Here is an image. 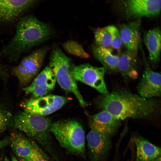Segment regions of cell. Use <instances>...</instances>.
<instances>
[{
    "label": "cell",
    "instance_id": "4316f807",
    "mask_svg": "<svg viewBox=\"0 0 161 161\" xmlns=\"http://www.w3.org/2000/svg\"><path fill=\"white\" fill-rule=\"evenodd\" d=\"M11 161H18V159L14 155H12L11 157Z\"/></svg>",
    "mask_w": 161,
    "mask_h": 161
},
{
    "label": "cell",
    "instance_id": "52a82bcc",
    "mask_svg": "<svg viewBox=\"0 0 161 161\" xmlns=\"http://www.w3.org/2000/svg\"><path fill=\"white\" fill-rule=\"evenodd\" d=\"M67 101L65 97L49 95L25 100L21 106L25 112L43 116L58 110Z\"/></svg>",
    "mask_w": 161,
    "mask_h": 161
},
{
    "label": "cell",
    "instance_id": "277c9868",
    "mask_svg": "<svg viewBox=\"0 0 161 161\" xmlns=\"http://www.w3.org/2000/svg\"><path fill=\"white\" fill-rule=\"evenodd\" d=\"M50 131L61 146L68 153L85 157V134L78 121L68 120L56 121L52 123Z\"/></svg>",
    "mask_w": 161,
    "mask_h": 161
},
{
    "label": "cell",
    "instance_id": "ac0fdd59",
    "mask_svg": "<svg viewBox=\"0 0 161 161\" xmlns=\"http://www.w3.org/2000/svg\"><path fill=\"white\" fill-rule=\"evenodd\" d=\"M145 44L148 49L151 62L156 63L160 59L161 32L158 28H155L145 32L144 36Z\"/></svg>",
    "mask_w": 161,
    "mask_h": 161
},
{
    "label": "cell",
    "instance_id": "ffe728a7",
    "mask_svg": "<svg viewBox=\"0 0 161 161\" xmlns=\"http://www.w3.org/2000/svg\"><path fill=\"white\" fill-rule=\"evenodd\" d=\"M92 50L95 57L103 66L105 70L117 71L119 56L113 54L110 48L93 46Z\"/></svg>",
    "mask_w": 161,
    "mask_h": 161
},
{
    "label": "cell",
    "instance_id": "9a60e30c",
    "mask_svg": "<svg viewBox=\"0 0 161 161\" xmlns=\"http://www.w3.org/2000/svg\"><path fill=\"white\" fill-rule=\"evenodd\" d=\"M10 144L13 152L21 161H27L32 155L36 143L22 133H12Z\"/></svg>",
    "mask_w": 161,
    "mask_h": 161
},
{
    "label": "cell",
    "instance_id": "f1b7e54d",
    "mask_svg": "<svg viewBox=\"0 0 161 161\" xmlns=\"http://www.w3.org/2000/svg\"><path fill=\"white\" fill-rule=\"evenodd\" d=\"M3 161H9V160L7 157H5L4 158Z\"/></svg>",
    "mask_w": 161,
    "mask_h": 161
},
{
    "label": "cell",
    "instance_id": "7a4b0ae2",
    "mask_svg": "<svg viewBox=\"0 0 161 161\" xmlns=\"http://www.w3.org/2000/svg\"><path fill=\"white\" fill-rule=\"evenodd\" d=\"M51 33L50 28L35 17L21 18L16 24L14 36L0 50V58L16 63L23 54L45 41Z\"/></svg>",
    "mask_w": 161,
    "mask_h": 161
},
{
    "label": "cell",
    "instance_id": "4fadbf2b",
    "mask_svg": "<svg viewBox=\"0 0 161 161\" xmlns=\"http://www.w3.org/2000/svg\"><path fill=\"white\" fill-rule=\"evenodd\" d=\"M160 73L152 70L146 65L137 87L141 97L146 99L161 95Z\"/></svg>",
    "mask_w": 161,
    "mask_h": 161
},
{
    "label": "cell",
    "instance_id": "e0dca14e",
    "mask_svg": "<svg viewBox=\"0 0 161 161\" xmlns=\"http://www.w3.org/2000/svg\"><path fill=\"white\" fill-rule=\"evenodd\" d=\"M136 147L135 161H153L161 156L160 147L140 135L133 136Z\"/></svg>",
    "mask_w": 161,
    "mask_h": 161
},
{
    "label": "cell",
    "instance_id": "3957f363",
    "mask_svg": "<svg viewBox=\"0 0 161 161\" xmlns=\"http://www.w3.org/2000/svg\"><path fill=\"white\" fill-rule=\"evenodd\" d=\"M14 126L41 146L55 160L58 161L52 147L48 118L38 115L19 111L13 116Z\"/></svg>",
    "mask_w": 161,
    "mask_h": 161
},
{
    "label": "cell",
    "instance_id": "d6986e66",
    "mask_svg": "<svg viewBox=\"0 0 161 161\" xmlns=\"http://www.w3.org/2000/svg\"><path fill=\"white\" fill-rule=\"evenodd\" d=\"M137 52L127 50L119 56L117 71L124 78H134L137 76Z\"/></svg>",
    "mask_w": 161,
    "mask_h": 161
},
{
    "label": "cell",
    "instance_id": "6da1fadb",
    "mask_svg": "<svg viewBox=\"0 0 161 161\" xmlns=\"http://www.w3.org/2000/svg\"><path fill=\"white\" fill-rule=\"evenodd\" d=\"M99 108L109 112L120 120L129 118H149L160 109L159 102L143 98L123 89L103 95L96 101Z\"/></svg>",
    "mask_w": 161,
    "mask_h": 161
},
{
    "label": "cell",
    "instance_id": "5b68a950",
    "mask_svg": "<svg viewBox=\"0 0 161 161\" xmlns=\"http://www.w3.org/2000/svg\"><path fill=\"white\" fill-rule=\"evenodd\" d=\"M49 65L60 86L65 91L73 93L81 106H87L72 74L73 66L70 60L59 49L55 48L52 52Z\"/></svg>",
    "mask_w": 161,
    "mask_h": 161
},
{
    "label": "cell",
    "instance_id": "30bf717a",
    "mask_svg": "<svg viewBox=\"0 0 161 161\" xmlns=\"http://www.w3.org/2000/svg\"><path fill=\"white\" fill-rule=\"evenodd\" d=\"M36 0H0V31L7 28Z\"/></svg>",
    "mask_w": 161,
    "mask_h": 161
},
{
    "label": "cell",
    "instance_id": "83f0119b",
    "mask_svg": "<svg viewBox=\"0 0 161 161\" xmlns=\"http://www.w3.org/2000/svg\"><path fill=\"white\" fill-rule=\"evenodd\" d=\"M161 156L157 158L153 161H161Z\"/></svg>",
    "mask_w": 161,
    "mask_h": 161
},
{
    "label": "cell",
    "instance_id": "cb8c5ba5",
    "mask_svg": "<svg viewBox=\"0 0 161 161\" xmlns=\"http://www.w3.org/2000/svg\"><path fill=\"white\" fill-rule=\"evenodd\" d=\"M48 157H49L36 143L32 155L27 161H44Z\"/></svg>",
    "mask_w": 161,
    "mask_h": 161
},
{
    "label": "cell",
    "instance_id": "484cf974",
    "mask_svg": "<svg viewBox=\"0 0 161 161\" xmlns=\"http://www.w3.org/2000/svg\"><path fill=\"white\" fill-rule=\"evenodd\" d=\"M9 137H5L0 141V150L10 144Z\"/></svg>",
    "mask_w": 161,
    "mask_h": 161
},
{
    "label": "cell",
    "instance_id": "8fae6325",
    "mask_svg": "<svg viewBox=\"0 0 161 161\" xmlns=\"http://www.w3.org/2000/svg\"><path fill=\"white\" fill-rule=\"evenodd\" d=\"M56 79L49 66H46L34 78L32 83L24 88L23 91L37 98L47 95L54 88Z\"/></svg>",
    "mask_w": 161,
    "mask_h": 161
},
{
    "label": "cell",
    "instance_id": "7c38bea8",
    "mask_svg": "<svg viewBox=\"0 0 161 161\" xmlns=\"http://www.w3.org/2000/svg\"><path fill=\"white\" fill-rule=\"evenodd\" d=\"M125 6L129 17H153L160 13L161 0H126Z\"/></svg>",
    "mask_w": 161,
    "mask_h": 161
},
{
    "label": "cell",
    "instance_id": "2e32d148",
    "mask_svg": "<svg viewBox=\"0 0 161 161\" xmlns=\"http://www.w3.org/2000/svg\"><path fill=\"white\" fill-rule=\"evenodd\" d=\"M140 19L123 24L119 30L123 44L127 50L137 52L140 41Z\"/></svg>",
    "mask_w": 161,
    "mask_h": 161
},
{
    "label": "cell",
    "instance_id": "5bb4252c",
    "mask_svg": "<svg viewBox=\"0 0 161 161\" xmlns=\"http://www.w3.org/2000/svg\"><path fill=\"white\" fill-rule=\"evenodd\" d=\"M91 129L104 133L111 137L115 134L121 125L120 120L109 112L103 110L90 118Z\"/></svg>",
    "mask_w": 161,
    "mask_h": 161
},
{
    "label": "cell",
    "instance_id": "d4e9b609",
    "mask_svg": "<svg viewBox=\"0 0 161 161\" xmlns=\"http://www.w3.org/2000/svg\"><path fill=\"white\" fill-rule=\"evenodd\" d=\"M7 69L6 66L0 61V78L6 79L8 77Z\"/></svg>",
    "mask_w": 161,
    "mask_h": 161
},
{
    "label": "cell",
    "instance_id": "8992f818",
    "mask_svg": "<svg viewBox=\"0 0 161 161\" xmlns=\"http://www.w3.org/2000/svg\"><path fill=\"white\" fill-rule=\"evenodd\" d=\"M47 50V47L37 49L24 57L17 65L12 67L11 72L21 86L24 88L28 86L37 74Z\"/></svg>",
    "mask_w": 161,
    "mask_h": 161
},
{
    "label": "cell",
    "instance_id": "f546056e",
    "mask_svg": "<svg viewBox=\"0 0 161 161\" xmlns=\"http://www.w3.org/2000/svg\"><path fill=\"white\" fill-rule=\"evenodd\" d=\"M0 161H2V158H0Z\"/></svg>",
    "mask_w": 161,
    "mask_h": 161
},
{
    "label": "cell",
    "instance_id": "9c48e42d",
    "mask_svg": "<svg viewBox=\"0 0 161 161\" xmlns=\"http://www.w3.org/2000/svg\"><path fill=\"white\" fill-rule=\"evenodd\" d=\"M111 137L91 129L86 136L91 161H107L112 147Z\"/></svg>",
    "mask_w": 161,
    "mask_h": 161
},
{
    "label": "cell",
    "instance_id": "ba28073f",
    "mask_svg": "<svg viewBox=\"0 0 161 161\" xmlns=\"http://www.w3.org/2000/svg\"><path fill=\"white\" fill-rule=\"evenodd\" d=\"M105 72L103 67L86 64L73 66L72 74L75 80L88 85L104 95L109 93L104 79Z\"/></svg>",
    "mask_w": 161,
    "mask_h": 161
},
{
    "label": "cell",
    "instance_id": "44dd1931",
    "mask_svg": "<svg viewBox=\"0 0 161 161\" xmlns=\"http://www.w3.org/2000/svg\"><path fill=\"white\" fill-rule=\"evenodd\" d=\"M13 116L5 106L0 104V134L14 126Z\"/></svg>",
    "mask_w": 161,
    "mask_h": 161
},
{
    "label": "cell",
    "instance_id": "7402d4cb",
    "mask_svg": "<svg viewBox=\"0 0 161 161\" xmlns=\"http://www.w3.org/2000/svg\"><path fill=\"white\" fill-rule=\"evenodd\" d=\"M94 36L96 46L106 48L111 47V35L106 27L96 30Z\"/></svg>",
    "mask_w": 161,
    "mask_h": 161
},
{
    "label": "cell",
    "instance_id": "603a6c76",
    "mask_svg": "<svg viewBox=\"0 0 161 161\" xmlns=\"http://www.w3.org/2000/svg\"><path fill=\"white\" fill-rule=\"evenodd\" d=\"M106 27L111 35V47L117 50H120L123 44L119 30L113 25L108 26Z\"/></svg>",
    "mask_w": 161,
    "mask_h": 161
}]
</instances>
